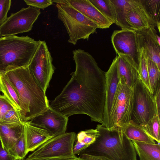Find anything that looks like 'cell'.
<instances>
[{
  "label": "cell",
  "instance_id": "6da1fadb",
  "mask_svg": "<svg viewBox=\"0 0 160 160\" xmlns=\"http://www.w3.org/2000/svg\"><path fill=\"white\" fill-rule=\"evenodd\" d=\"M75 70L61 92L49 101L52 109L67 117L76 114L89 116L102 123L105 100V72L93 57L81 49L72 51Z\"/></svg>",
  "mask_w": 160,
  "mask_h": 160
},
{
  "label": "cell",
  "instance_id": "7a4b0ae2",
  "mask_svg": "<svg viewBox=\"0 0 160 160\" xmlns=\"http://www.w3.org/2000/svg\"><path fill=\"white\" fill-rule=\"evenodd\" d=\"M95 142L80 154L82 160H137L132 142L123 134L122 127L109 128L97 125Z\"/></svg>",
  "mask_w": 160,
  "mask_h": 160
},
{
  "label": "cell",
  "instance_id": "3957f363",
  "mask_svg": "<svg viewBox=\"0 0 160 160\" xmlns=\"http://www.w3.org/2000/svg\"><path fill=\"white\" fill-rule=\"evenodd\" d=\"M5 74L18 93V112L23 122L31 120L49 107L46 93L36 82L28 66L11 69Z\"/></svg>",
  "mask_w": 160,
  "mask_h": 160
},
{
  "label": "cell",
  "instance_id": "277c9868",
  "mask_svg": "<svg viewBox=\"0 0 160 160\" xmlns=\"http://www.w3.org/2000/svg\"><path fill=\"white\" fill-rule=\"evenodd\" d=\"M28 36L0 38V73L28 66L39 44Z\"/></svg>",
  "mask_w": 160,
  "mask_h": 160
},
{
  "label": "cell",
  "instance_id": "5b68a950",
  "mask_svg": "<svg viewBox=\"0 0 160 160\" xmlns=\"http://www.w3.org/2000/svg\"><path fill=\"white\" fill-rule=\"evenodd\" d=\"M56 2L58 18L63 22L69 35L68 42L75 45L81 39L88 40L95 32L98 25L68 3L65 0H53Z\"/></svg>",
  "mask_w": 160,
  "mask_h": 160
},
{
  "label": "cell",
  "instance_id": "8992f818",
  "mask_svg": "<svg viewBox=\"0 0 160 160\" xmlns=\"http://www.w3.org/2000/svg\"><path fill=\"white\" fill-rule=\"evenodd\" d=\"M111 1L116 14L115 23L121 29L135 31L152 25L141 0Z\"/></svg>",
  "mask_w": 160,
  "mask_h": 160
},
{
  "label": "cell",
  "instance_id": "52a82bcc",
  "mask_svg": "<svg viewBox=\"0 0 160 160\" xmlns=\"http://www.w3.org/2000/svg\"><path fill=\"white\" fill-rule=\"evenodd\" d=\"M76 135L75 132H65L51 138L30 154V160L58 158H74L73 148Z\"/></svg>",
  "mask_w": 160,
  "mask_h": 160
},
{
  "label": "cell",
  "instance_id": "ba28073f",
  "mask_svg": "<svg viewBox=\"0 0 160 160\" xmlns=\"http://www.w3.org/2000/svg\"><path fill=\"white\" fill-rule=\"evenodd\" d=\"M133 104L131 120L140 126L157 116L154 95L139 79L133 88Z\"/></svg>",
  "mask_w": 160,
  "mask_h": 160
},
{
  "label": "cell",
  "instance_id": "9c48e42d",
  "mask_svg": "<svg viewBox=\"0 0 160 160\" xmlns=\"http://www.w3.org/2000/svg\"><path fill=\"white\" fill-rule=\"evenodd\" d=\"M52 58L46 42L40 40L39 44L28 66L37 83L46 93L54 72Z\"/></svg>",
  "mask_w": 160,
  "mask_h": 160
},
{
  "label": "cell",
  "instance_id": "30bf717a",
  "mask_svg": "<svg viewBox=\"0 0 160 160\" xmlns=\"http://www.w3.org/2000/svg\"><path fill=\"white\" fill-rule=\"evenodd\" d=\"M133 89L119 82L109 116L110 128L122 127L131 120Z\"/></svg>",
  "mask_w": 160,
  "mask_h": 160
},
{
  "label": "cell",
  "instance_id": "8fae6325",
  "mask_svg": "<svg viewBox=\"0 0 160 160\" xmlns=\"http://www.w3.org/2000/svg\"><path fill=\"white\" fill-rule=\"evenodd\" d=\"M41 13L40 9L30 6L12 13L0 26V37L29 32Z\"/></svg>",
  "mask_w": 160,
  "mask_h": 160
},
{
  "label": "cell",
  "instance_id": "7c38bea8",
  "mask_svg": "<svg viewBox=\"0 0 160 160\" xmlns=\"http://www.w3.org/2000/svg\"><path fill=\"white\" fill-rule=\"evenodd\" d=\"M111 40L117 55L124 56L139 67L140 52L134 31L124 29L115 30Z\"/></svg>",
  "mask_w": 160,
  "mask_h": 160
},
{
  "label": "cell",
  "instance_id": "4fadbf2b",
  "mask_svg": "<svg viewBox=\"0 0 160 160\" xmlns=\"http://www.w3.org/2000/svg\"><path fill=\"white\" fill-rule=\"evenodd\" d=\"M68 118L49 107L29 121L32 125L46 130L52 137L66 132Z\"/></svg>",
  "mask_w": 160,
  "mask_h": 160
},
{
  "label": "cell",
  "instance_id": "5bb4252c",
  "mask_svg": "<svg viewBox=\"0 0 160 160\" xmlns=\"http://www.w3.org/2000/svg\"><path fill=\"white\" fill-rule=\"evenodd\" d=\"M119 82L117 55L108 70L105 72V100L101 125L107 128H110L109 116Z\"/></svg>",
  "mask_w": 160,
  "mask_h": 160
},
{
  "label": "cell",
  "instance_id": "9a60e30c",
  "mask_svg": "<svg viewBox=\"0 0 160 160\" xmlns=\"http://www.w3.org/2000/svg\"><path fill=\"white\" fill-rule=\"evenodd\" d=\"M134 31L138 48H144L147 56L160 70V45L157 40L154 26L150 25L148 27Z\"/></svg>",
  "mask_w": 160,
  "mask_h": 160
},
{
  "label": "cell",
  "instance_id": "2e32d148",
  "mask_svg": "<svg viewBox=\"0 0 160 160\" xmlns=\"http://www.w3.org/2000/svg\"><path fill=\"white\" fill-rule=\"evenodd\" d=\"M66 1L101 29L109 28L113 23L93 6L89 0H65Z\"/></svg>",
  "mask_w": 160,
  "mask_h": 160
},
{
  "label": "cell",
  "instance_id": "e0dca14e",
  "mask_svg": "<svg viewBox=\"0 0 160 160\" xmlns=\"http://www.w3.org/2000/svg\"><path fill=\"white\" fill-rule=\"evenodd\" d=\"M119 82L133 88L140 79L139 67L124 56L118 55Z\"/></svg>",
  "mask_w": 160,
  "mask_h": 160
},
{
  "label": "cell",
  "instance_id": "ac0fdd59",
  "mask_svg": "<svg viewBox=\"0 0 160 160\" xmlns=\"http://www.w3.org/2000/svg\"><path fill=\"white\" fill-rule=\"evenodd\" d=\"M27 152L34 151L52 137L45 130L24 122Z\"/></svg>",
  "mask_w": 160,
  "mask_h": 160
},
{
  "label": "cell",
  "instance_id": "d6986e66",
  "mask_svg": "<svg viewBox=\"0 0 160 160\" xmlns=\"http://www.w3.org/2000/svg\"><path fill=\"white\" fill-rule=\"evenodd\" d=\"M24 122L16 126L0 124V138L4 147L8 150L18 141L24 130Z\"/></svg>",
  "mask_w": 160,
  "mask_h": 160
},
{
  "label": "cell",
  "instance_id": "ffe728a7",
  "mask_svg": "<svg viewBox=\"0 0 160 160\" xmlns=\"http://www.w3.org/2000/svg\"><path fill=\"white\" fill-rule=\"evenodd\" d=\"M123 134L130 140L155 144V141L144 131L141 126L131 120L122 127Z\"/></svg>",
  "mask_w": 160,
  "mask_h": 160
},
{
  "label": "cell",
  "instance_id": "44dd1931",
  "mask_svg": "<svg viewBox=\"0 0 160 160\" xmlns=\"http://www.w3.org/2000/svg\"><path fill=\"white\" fill-rule=\"evenodd\" d=\"M140 160H160V143L152 144L132 141Z\"/></svg>",
  "mask_w": 160,
  "mask_h": 160
},
{
  "label": "cell",
  "instance_id": "7402d4cb",
  "mask_svg": "<svg viewBox=\"0 0 160 160\" xmlns=\"http://www.w3.org/2000/svg\"><path fill=\"white\" fill-rule=\"evenodd\" d=\"M0 92L3 93L14 108L19 112L20 101L18 93L5 73H0Z\"/></svg>",
  "mask_w": 160,
  "mask_h": 160
},
{
  "label": "cell",
  "instance_id": "603a6c76",
  "mask_svg": "<svg viewBox=\"0 0 160 160\" xmlns=\"http://www.w3.org/2000/svg\"><path fill=\"white\" fill-rule=\"evenodd\" d=\"M98 135L96 129H87L79 132L76 136L77 141L73 148L74 154H80L95 142Z\"/></svg>",
  "mask_w": 160,
  "mask_h": 160
},
{
  "label": "cell",
  "instance_id": "cb8c5ba5",
  "mask_svg": "<svg viewBox=\"0 0 160 160\" xmlns=\"http://www.w3.org/2000/svg\"><path fill=\"white\" fill-rule=\"evenodd\" d=\"M152 25L156 26L160 32V0H141Z\"/></svg>",
  "mask_w": 160,
  "mask_h": 160
},
{
  "label": "cell",
  "instance_id": "d4e9b609",
  "mask_svg": "<svg viewBox=\"0 0 160 160\" xmlns=\"http://www.w3.org/2000/svg\"><path fill=\"white\" fill-rule=\"evenodd\" d=\"M91 3L113 23L116 20V14L111 0H89Z\"/></svg>",
  "mask_w": 160,
  "mask_h": 160
},
{
  "label": "cell",
  "instance_id": "484cf974",
  "mask_svg": "<svg viewBox=\"0 0 160 160\" xmlns=\"http://www.w3.org/2000/svg\"><path fill=\"white\" fill-rule=\"evenodd\" d=\"M147 64L149 80L150 90L154 95L160 86V70L156 64L147 56Z\"/></svg>",
  "mask_w": 160,
  "mask_h": 160
},
{
  "label": "cell",
  "instance_id": "4316f807",
  "mask_svg": "<svg viewBox=\"0 0 160 160\" xmlns=\"http://www.w3.org/2000/svg\"><path fill=\"white\" fill-rule=\"evenodd\" d=\"M8 151L16 160L23 159L26 156L27 153L25 128L19 140Z\"/></svg>",
  "mask_w": 160,
  "mask_h": 160
},
{
  "label": "cell",
  "instance_id": "83f0119b",
  "mask_svg": "<svg viewBox=\"0 0 160 160\" xmlns=\"http://www.w3.org/2000/svg\"><path fill=\"white\" fill-rule=\"evenodd\" d=\"M160 118L156 116L146 124L141 126L146 133L158 143L160 142Z\"/></svg>",
  "mask_w": 160,
  "mask_h": 160
},
{
  "label": "cell",
  "instance_id": "f1b7e54d",
  "mask_svg": "<svg viewBox=\"0 0 160 160\" xmlns=\"http://www.w3.org/2000/svg\"><path fill=\"white\" fill-rule=\"evenodd\" d=\"M139 49L140 52L139 67V73L140 79L145 86L150 90L147 64V56L146 52L144 48H139Z\"/></svg>",
  "mask_w": 160,
  "mask_h": 160
},
{
  "label": "cell",
  "instance_id": "f546056e",
  "mask_svg": "<svg viewBox=\"0 0 160 160\" xmlns=\"http://www.w3.org/2000/svg\"><path fill=\"white\" fill-rule=\"evenodd\" d=\"M23 122L14 108L8 112L0 121V124L10 126L18 125Z\"/></svg>",
  "mask_w": 160,
  "mask_h": 160
},
{
  "label": "cell",
  "instance_id": "4dcf8cb0",
  "mask_svg": "<svg viewBox=\"0 0 160 160\" xmlns=\"http://www.w3.org/2000/svg\"><path fill=\"white\" fill-rule=\"evenodd\" d=\"M11 4V0H0V26L7 18Z\"/></svg>",
  "mask_w": 160,
  "mask_h": 160
},
{
  "label": "cell",
  "instance_id": "1f68e13d",
  "mask_svg": "<svg viewBox=\"0 0 160 160\" xmlns=\"http://www.w3.org/2000/svg\"><path fill=\"white\" fill-rule=\"evenodd\" d=\"M13 107L4 95L0 94V121Z\"/></svg>",
  "mask_w": 160,
  "mask_h": 160
},
{
  "label": "cell",
  "instance_id": "d6a6232c",
  "mask_svg": "<svg viewBox=\"0 0 160 160\" xmlns=\"http://www.w3.org/2000/svg\"><path fill=\"white\" fill-rule=\"evenodd\" d=\"M26 4L38 9H44L53 4L52 0H24Z\"/></svg>",
  "mask_w": 160,
  "mask_h": 160
},
{
  "label": "cell",
  "instance_id": "836d02e7",
  "mask_svg": "<svg viewBox=\"0 0 160 160\" xmlns=\"http://www.w3.org/2000/svg\"><path fill=\"white\" fill-rule=\"evenodd\" d=\"M0 160H16L8 150L5 148L0 138Z\"/></svg>",
  "mask_w": 160,
  "mask_h": 160
},
{
  "label": "cell",
  "instance_id": "e575fe53",
  "mask_svg": "<svg viewBox=\"0 0 160 160\" xmlns=\"http://www.w3.org/2000/svg\"><path fill=\"white\" fill-rule=\"evenodd\" d=\"M157 110V116L160 118V86L154 95Z\"/></svg>",
  "mask_w": 160,
  "mask_h": 160
},
{
  "label": "cell",
  "instance_id": "d590c367",
  "mask_svg": "<svg viewBox=\"0 0 160 160\" xmlns=\"http://www.w3.org/2000/svg\"><path fill=\"white\" fill-rule=\"evenodd\" d=\"M38 160H82L77 157L74 158H48Z\"/></svg>",
  "mask_w": 160,
  "mask_h": 160
},
{
  "label": "cell",
  "instance_id": "8d00e7d4",
  "mask_svg": "<svg viewBox=\"0 0 160 160\" xmlns=\"http://www.w3.org/2000/svg\"><path fill=\"white\" fill-rule=\"evenodd\" d=\"M30 160L28 159V158H26V159H22V160Z\"/></svg>",
  "mask_w": 160,
  "mask_h": 160
}]
</instances>
